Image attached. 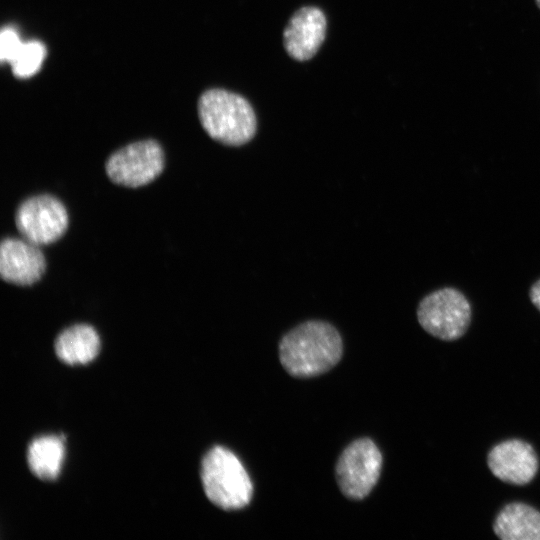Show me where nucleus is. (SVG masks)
<instances>
[{
	"instance_id": "f257e3e1",
	"label": "nucleus",
	"mask_w": 540,
	"mask_h": 540,
	"mask_svg": "<svg viewBox=\"0 0 540 540\" xmlns=\"http://www.w3.org/2000/svg\"><path fill=\"white\" fill-rule=\"evenodd\" d=\"M343 354L342 338L328 322L310 320L286 333L279 343V359L288 374L310 378L332 369Z\"/></svg>"
},
{
	"instance_id": "f03ea898",
	"label": "nucleus",
	"mask_w": 540,
	"mask_h": 540,
	"mask_svg": "<svg viewBox=\"0 0 540 540\" xmlns=\"http://www.w3.org/2000/svg\"><path fill=\"white\" fill-rule=\"evenodd\" d=\"M198 115L206 133L225 145H243L256 133L257 120L251 104L224 89L205 91L198 101Z\"/></svg>"
},
{
	"instance_id": "7ed1b4c3",
	"label": "nucleus",
	"mask_w": 540,
	"mask_h": 540,
	"mask_svg": "<svg viewBox=\"0 0 540 540\" xmlns=\"http://www.w3.org/2000/svg\"><path fill=\"white\" fill-rule=\"evenodd\" d=\"M201 481L206 497L223 510L242 509L253 496L252 481L241 461L222 446H214L203 457Z\"/></svg>"
},
{
	"instance_id": "20e7f679",
	"label": "nucleus",
	"mask_w": 540,
	"mask_h": 540,
	"mask_svg": "<svg viewBox=\"0 0 540 540\" xmlns=\"http://www.w3.org/2000/svg\"><path fill=\"white\" fill-rule=\"evenodd\" d=\"M472 307L459 289L445 286L422 298L417 308L420 326L430 335L444 341H453L467 331Z\"/></svg>"
},
{
	"instance_id": "39448f33",
	"label": "nucleus",
	"mask_w": 540,
	"mask_h": 540,
	"mask_svg": "<svg viewBox=\"0 0 540 540\" xmlns=\"http://www.w3.org/2000/svg\"><path fill=\"white\" fill-rule=\"evenodd\" d=\"M382 454L369 438L349 444L336 464V480L344 496L362 500L370 494L380 477Z\"/></svg>"
},
{
	"instance_id": "423d86ee",
	"label": "nucleus",
	"mask_w": 540,
	"mask_h": 540,
	"mask_svg": "<svg viewBox=\"0 0 540 540\" xmlns=\"http://www.w3.org/2000/svg\"><path fill=\"white\" fill-rule=\"evenodd\" d=\"M164 153L154 140H141L114 152L106 162V173L116 184L137 188L152 182L162 172Z\"/></svg>"
},
{
	"instance_id": "0eeeda50",
	"label": "nucleus",
	"mask_w": 540,
	"mask_h": 540,
	"mask_svg": "<svg viewBox=\"0 0 540 540\" xmlns=\"http://www.w3.org/2000/svg\"><path fill=\"white\" fill-rule=\"evenodd\" d=\"M15 224L22 237L38 246L58 240L68 226L65 206L51 195L26 199L16 210Z\"/></svg>"
},
{
	"instance_id": "6e6552de",
	"label": "nucleus",
	"mask_w": 540,
	"mask_h": 540,
	"mask_svg": "<svg viewBox=\"0 0 540 540\" xmlns=\"http://www.w3.org/2000/svg\"><path fill=\"white\" fill-rule=\"evenodd\" d=\"M487 464L494 476L513 485H526L537 474L539 462L531 444L509 439L496 444L488 453Z\"/></svg>"
},
{
	"instance_id": "1a4fd4ad",
	"label": "nucleus",
	"mask_w": 540,
	"mask_h": 540,
	"mask_svg": "<svg viewBox=\"0 0 540 540\" xmlns=\"http://www.w3.org/2000/svg\"><path fill=\"white\" fill-rule=\"evenodd\" d=\"M46 268L39 246L26 239L6 238L0 245V274L6 282L28 286L37 282Z\"/></svg>"
},
{
	"instance_id": "9d476101",
	"label": "nucleus",
	"mask_w": 540,
	"mask_h": 540,
	"mask_svg": "<svg viewBox=\"0 0 540 540\" xmlns=\"http://www.w3.org/2000/svg\"><path fill=\"white\" fill-rule=\"evenodd\" d=\"M326 25V17L318 7L305 6L296 11L283 32L288 55L298 61L311 59L325 39Z\"/></svg>"
},
{
	"instance_id": "9b49d317",
	"label": "nucleus",
	"mask_w": 540,
	"mask_h": 540,
	"mask_svg": "<svg viewBox=\"0 0 540 540\" xmlns=\"http://www.w3.org/2000/svg\"><path fill=\"white\" fill-rule=\"evenodd\" d=\"M493 530L503 540H540V512L525 503H509L497 514Z\"/></svg>"
},
{
	"instance_id": "f8f14e48",
	"label": "nucleus",
	"mask_w": 540,
	"mask_h": 540,
	"mask_svg": "<svg viewBox=\"0 0 540 540\" xmlns=\"http://www.w3.org/2000/svg\"><path fill=\"white\" fill-rule=\"evenodd\" d=\"M54 348L57 357L66 364H87L98 355L100 338L92 326L77 324L57 336Z\"/></svg>"
},
{
	"instance_id": "ddd939ff",
	"label": "nucleus",
	"mask_w": 540,
	"mask_h": 540,
	"mask_svg": "<svg viewBox=\"0 0 540 540\" xmlns=\"http://www.w3.org/2000/svg\"><path fill=\"white\" fill-rule=\"evenodd\" d=\"M63 435L42 436L34 439L27 449L30 471L41 480L58 477L65 455Z\"/></svg>"
},
{
	"instance_id": "4468645a",
	"label": "nucleus",
	"mask_w": 540,
	"mask_h": 540,
	"mask_svg": "<svg viewBox=\"0 0 540 540\" xmlns=\"http://www.w3.org/2000/svg\"><path fill=\"white\" fill-rule=\"evenodd\" d=\"M46 56V47L37 40L23 42L15 58L10 63L13 74L19 78L34 75Z\"/></svg>"
},
{
	"instance_id": "2eb2a0df",
	"label": "nucleus",
	"mask_w": 540,
	"mask_h": 540,
	"mask_svg": "<svg viewBox=\"0 0 540 540\" xmlns=\"http://www.w3.org/2000/svg\"><path fill=\"white\" fill-rule=\"evenodd\" d=\"M17 31L11 27H4L0 34V58L2 62L11 63L22 46Z\"/></svg>"
},
{
	"instance_id": "dca6fc26",
	"label": "nucleus",
	"mask_w": 540,
	"mask_h": 540,
	"mask_svg": "<svg viewBox=\"0 0 540 540\" xmlns=\"http://www.w3.org/2000/svg\"><path fill=\"white\" fill-rule=\"evenodd\" d=\"M529 299L540 312V278L537 279L529 288Z\"/></svg>"
},
{
	"instance_id": "f3484780",
	"label": "nucleus",
	"mask_w": 540,
	"mask_h": 540,
	"mask_svg": "<svg viewBox=\"0 0 540 540\" xmlns=\"http://www.w3.org/2000/svg\"><path fill=\"white\" fill-rule=\"evenodd\" d=\"M535 3H536V6L538 7V9L540 10V0H535Z\"/></svg>"
}]
</instances>
